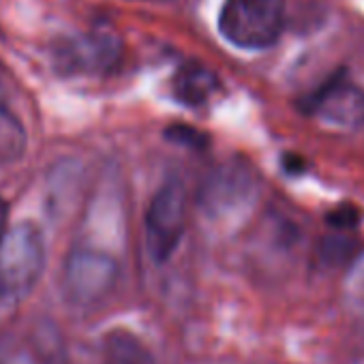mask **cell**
Instances as JSON below:
<instances>
[{"instance_id": "8", "label": "cell", "mask_w": 364, "mask_h": 364, "mask_svg": "<svg viewBox=\"0 0 364 364\" xmlns=\"http://www.w3.org/2000/svg\"><path fill=\"white\" fill-rule=\"evenodd\" d=\"M217 88H219L217 75L202 65L182 67L173 77V95L187 107L204 105L217 92Z\"/></svg>"}, {"instance_id": "3", "label": "cell", "mask_w": 364, "mask_h": 364, "mask_svg": "<svg viewBox=\"0 0 364 364\" xmlns=\"http://www.w3.org/2000/svg\"><path fill=\"white\" fill-rule=\"evenodd\" d=\"M120 277L112 255L92 247H77L69 253L63 268V294L80 309L99 306L109 298Z\"/></svg>"}, {"instance_id": "12", "label": "cell", "mask_w": 364, "mask_h": 364, "mask_svg": "<svg viewBox=\"0 0 364 364\" xmlns=\"http://www.w3.org/2000/svg\"><path fill=\"white\" fill-rule=\"evenodd\" d=\"M165 139L171 144H178V146L191 148V150H202L210 144V139L204 131L189 127V124H169L165 129Z\"/></svg>"}, {"instance_id": "1", "label": "cell", "mask_w": 364, "mask_h": 364, "mask_svg": "<svg viewBox=\"0 0 364 364\" xmlns=\"http://www.w3.org/2000/svg\"><path fill=\"white\" fill-rule=\"evenodd\" d=\"M46 270V242L41 230L20 221L7 230L0 242V300L26 298Z\"/></svg>"}, {"instance_id": "14", "label": "cell", "mask_w": 364, "mask_h": 364, "mask_svg": "<svg viewBox=\"0 0 364 364\" xmlns=\"http://www.w3.org/2000/svg\"><path fill=\"white\" fill-rule=\"evenodd\" d=\"M351 289L358 298L364 300V255H360L358 259H353V268H351Z\"/></svg>"}, {"instance_id": "16", "label": "cell", "mask_w": 364, "mask_h": 364, "mask_svg": "<svg viewBox=\"0 0 364 364\" xmlns=\"http://www.w3.org/2000/svg\"><path fill=\"white\" fill-rule=\"evenodd\" d=\"M7 221H9V206H7V202L0 200V242H3V238L7 234Z\"/></svg>"}, {"instance_id": "10", "label": "cell", "mask_w": 364, "mask_h": 364, "mask_svg": "<svg viewBox=\"0 0 364 364\" xmlns=\"http://www.w3.org/2000/svg\"><path fill=\"white\" fill-rule=\"evenodd\" d=\"M26 150V129L20 118L0 101V165L18 161Z\"/></svg>"}, {"instance_id": "15", "label": "cell", "mask_w": 364, "mask_h": 364, "mask_svg": "<svg viewBox=\"0 0 364 364\" xmlns=\"http://www.w3.org/2000/svg\"><path fill=\"white\" fill-rule=\"evenodd\" d=\"M283 165L287 167V171H300V169H304V161L298 156V154H285V159H283Z\"/></svg>"}, {"instance_id": "9", "label": "cell", "mask_w": 364, "mask_h": 364, "mask_svg": "<svg viewBox=\"0 0 364 364\" xmlns=\"http://www.w3.org/2000/svg\"><path fill=\"white\" fill-rule=\"evenodd\" d=\"M105 353L109 364H156L150 349L127 330H114L105 336Z\"/></svg>"}, {"instance_id": "5", "label": "cell", "mask_w": 364, "mask_h": 364, "mask_svg": "<svg viewBox=\"0 0 364 364\" xmlns=\"http://www.w3.org/2000/svg\"><path fill=\"white\" fill-rule=\"evenodd\" d=\"M187 225V189L178 178L159 187L146 213V249L154 264H165L178 249Z\"/></svg>"}, {"instance_id": "6", "label": "cell", "mask_w": 364, "mask_h": 364, "mask_svg": "<svg viewBox=\"0 0 364 364\" xmlns=\"http://www.w3.org/2000/svg\"><path fill=\"white\" fill-rule=\"evenodd\" d=\"M120 41L101 31L63 39L54 48V67L60 75L107 73L120 60Z\"/></svg>"}, {"instance_id": "2", "label": "cell", "mask_w": 364, "mask_h": 364, "mask_svg": "<svg viewBox=\"0 0 364 364\" xmlns=\"http://www.w3.org/2000/svg\"><path fill=\"white\" fill-rule=\"evenodd\" d=\"M285 16V0H225L219 28L236 48L266 50L279 41Z\"/></svg>"}, {"instance_id": "11", "label": "cell", "mask_w": 364, "mask_h": 364, "mask_svg": "<svg viewBox=\"0 0 364 364\" xmlns=\"http://www.w3.org/2000/svg\"><path fill=\"white\" fill-rule=\"evenodd\" d=\"M321 259L334 266H343L345 262H351L358 253V242L345 234H332L321 240L319 245Z\"/></svg>"}, {"instance_id": "7", "label": "cell", "mask_w": 364, "mask_h": 364, "mask_svg": "<svg viewBox=\"0 0 364 364\" xmlns=\"http://www.w3.org/2000/svg\"><path fill=\"white\" fill-rule=\"evenodd\" d=\"M302 109L336 127H355L364 122V90L343 77H332L304 99Z\"/></svg>"}, {"instance_id": "13", "label": "cell", "mask_w": 364, "mask_h": 364, "mask_svg": "<svg viewBox=\"0 0 364 364\" xmlns=\"http://www.w3.org/2000/svg\"><path fill=\"white\" fill-rule=\"evenodd\" d=\"M360 219H362V213H360V208L353 206V204L336 206L334 210H330V213L326 215V223H330V228L341 230V232H343V230L355 228V225L360 223Z\"/></svg>"}, {"instance_id": "4", "label": "cell", "mask_w": 364, "mask_h": 364, "mask_svg": "<svg viewBox=\"0 0 364 364\" xmlns=\"http://www.w3.org/2000/svg\"><path fill=\"white\" fill-rule=\"evenodd\" d=\"M259 189V178L255 167L236 156L217 165L198 193L200 210L210 219H225L251 206Z\"/></svg>"}]
</instances>
